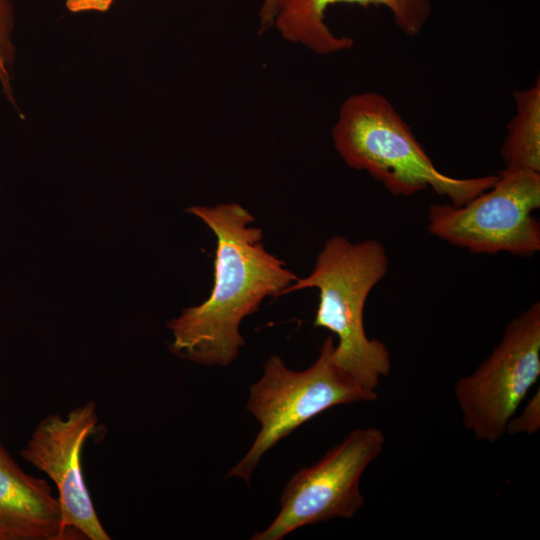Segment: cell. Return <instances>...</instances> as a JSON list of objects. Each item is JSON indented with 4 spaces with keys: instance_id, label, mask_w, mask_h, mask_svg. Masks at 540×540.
Wrapping results in <instances>:
<instances>
[{
    "instance_id": "obj_1",
    "label": "cell",
    "mask_w": 540,
    "mask_h": 540,
    "mask_svg": "<svg viewBox=\"0 0 540 540\" xmlns=\"http://www.w3.org/2000/svg\"><path fill=\"white\" fill-rule=\"evenodd\" d=\"M188 211L213 232L217 246L214 283L208 299L167 323L172 353L203 365L226 367L245 341L241 321L268 296H280L298 277L269 253L254 217L238 203L191 206Z\"/></svg>"
},
{
    "instance_id": "obj_2",
    "label": "cell",
    "mask_w": 540,
    "mask_h": 540,
    "mask_svg": "<svg viewBox=\"0 0 540 540\" xmlns=\"http://www.w3.org/2000/svg\"><path fill=\"white\" fill-rule=\"evenodd\" d=\"M388 264L380 242L367 239L352 243L343 236H333L319 252L312 272L297 278L281 294L305 288L319 290L313 325L338 337L334 363L369 392H376L380 379L391 371L387 346L368 338L363 323L367 297L385 277Z\"/></svg>"
},
{
    "instance_id": "obj_3",
    "label": "cell",
    "mask_w": 540,
    "mask_h": 540,
    "mask_svg": "<svg viewBox=\"0 0 540 540\" xmlns=\"http://www.w3.org/2000/svg\"><path fill=\"white\" fill-rule=\"evenodd\" d=\"M332 138L349 167L368 172L395 196L432 190L460 206L498 179L455 178L439 171L392 103L377 92L354 94L343 102Z\"/></svg>"
},
{
    "instance_id": "obj_4",
    "label": "cell",
    "mask_w": 540,
    "mask_h": 540,
    "mask_svg": "<svg viewBox=\"0 0 540 540\" xmlns=\"http://www.w3.org/2000/svg\"><path fill=\"white\" fill-rule=\"evenodd\" d=\"M334 348L329 335L315 362L302 371L289 369L278 355L266 361L262 376L249 388L246 404L260 430L229 477L249 483L262 456L308 420L337 405L377 399L376 392L363 389L336 366Z\"/></svg>"
},
{
    "instance_id": "obj_5",
    "label": "cell",
    "mask_w": 540,
    "mask_h": 540,
    "mask_svg": "<svg viewBox=\"0 0 540 540\" xmlns=\"http://www.w3.org/2000/svg\"><path fill=\"white\" fill-rule=\"evenodd\" d=\"M495 184L467 203L432 204L428 231L477 254L508 252L529 257L540 250V173L505 168Z\"/></svg>"
},
{
    "instance_id": "obj_6",
    "label": "cell",
    "mask_w": 540,
    "mask_h": 540,
    "mask_svg": "<svg viewBox=\"0 0 540 540\" xmlns=\"http://www.w3.org/2000/svg\"><path fill=\"white\" fill-rule=\"evenodd\" d=\"M540 376V303L534 302L505 327L500 342L454 395L463 426L474 437L498 442L509 420Z\"/></svg>"
},
{
    "instance_id": "obj_7",
    "label": "cell",
    "mask_w": 540,
    "mask_h": 540,
    "mask_svg": "<svg viewBox=\"0 0 540 540\" xmlns=\"http://www.w3.org/2000/svg\"><path fill=\"white\" fill-rule=\"evenodd\" d=\"M384 433L375 427L351 431L315 464L301 468L284 487L281 509L253 540H281L306 525L352 518L364 505L360 479L383 451Z\"/></svg>"
},
{
    "instance_id": "obj_8",
    "label": "cell",
    "mask_w": 540,
    "mask_h": 540,
    "mask_svg": "<svg viewBox=\"0 0 540 540\" xmlns=\"http://www.w3.org/2000/svg\"><path fill=\"white\" fill-rule=\"evenodd\" d=\"M98 422L96 404L87 401L66 416L40 420L21 449V458L46 474L57 489L64 540H110L95 510L81 467L85 442Z\"/></svg>"
},
{
    "instance_id": "obj_9",
    "label": "cell",
    "mask_w": 540,
    "mask_h": 540,
    "mask_svg": "<svg viewBox=\"0 0 540 540\" xmlns=\"http://www.w3.org/2000/svg\"><path fill=\"white\" fill-rule=\"evenodd\" d=\"M336 3L364 7L383 6L406 36H417L432 13L430 0H280L274 26L281 36L317 54L347 50L353 40L333 34L325 23V11Z\"/></svg>"
},
{
    "instance_id": "obj_10",
    "label": "cell",
    "mask_w": 540,
    "mask_h": 540,
    "mask_svg": "<svg viewBox=\"0 0 540 540\" xmlns=\"http://www.w3.org/2000/svg\"><path fill=\"white\" fill-rule=\"evenodd\" d=\"M0 540H64L50 485L25 473L1 444Z\"/></svg>"
},
{
    "instance_id": "obj_11",
    "label": "cell",
    "mask_w": 540,
    "mask_h": 540,
    "mask_svg": "<svg viewBox=\"0 0 540 540\" xmlns=\"http://www.w3.org/2000/svg\"><path fill=\"white\" fill-rule=\"evenodd\" d=\"M516 114L507 124L500 152L506 168L540 173V81L513 93Z\"/></svg>"
},
{
    "instance_id": "obj_12",
    "label": "cell",
    "mask_w": 540,
    "mask_h": 540,
    "mask_svg": "<svg viewBox=\"0 0 540 540\" xmlns=\"http://www.w3.org/2000/svg\"><path fill=\"white\" fill-rule=\"evenodd\" d=\"M15 17L11 0H0V84L6 99L17 107L12 88L15 47L12 42Z\"/></svg>"
},
{
    "instance_id": "obj_13",
    "label": "cell",
    "mask_w": 540,
    "mask_h": 540,
    "mask_svg": "<svg viewBox=\"0 0 540 540\" xmlns=\"http://www.w3.org/2000/svg\"><path fill=\"white\" fill-rule=\"evenodd\" d=\"M539 391L529 400L519 416H513L506 427V433L514 434H533L540 427V398Z\"/></svg>"
},
{
    "instance_id": "obj_14",
    "label": "cell",
    "mask_w": 540,
    "mask_h": 540,
    "mask_svg": "<svg viewBox=\"0 0 540 540\" xmlns=\"http://www.w3.org/2000/svg\"><path fill=\"white\" fill-rule=\"evenodd\" d=\"M114 0H66V8L73 13L79 12H106Z\"/></svg>"
},
{
    "instance_id": "obj_15",
    "label": "cell",
    "mask_w": 540,
    "mask_h": 540,
    "mask_svg": "<svg viewBox=\"0 0 540 540\" xmlns=\"http://www.w3.org/2000/svg\"><path fill=\"white\" fill-rule=\"evenodd\" d=\"M279 4L280 0H263L259 14L260 31L273 26Z\"/></svg>"
}]
</instances>
